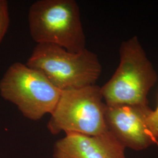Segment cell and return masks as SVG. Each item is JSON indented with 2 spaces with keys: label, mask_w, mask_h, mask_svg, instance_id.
I'll return each instance as SVG.
<instances>
[{
  "label": "cell",
  "mask_w": 158,
  "mask_h": 158,
  "mask_svg": "<svg viewBox=\"0 0 158 158\" xmlns=\"http://www.w3.org/2000/svg\"><path fill=\"white\" fill-rule=\"evenodd\" d=\"M158 74L139 40L134 36L119 48V63L115 72L101 87L107 106H148L147 96Z\"/></svg>",
  "instance_id": "obj_1"
},
{
  "label": "cell",
  "mask_w": 158,
  "mask_h": 158,
  "mask_svg": "<svg viewBox=\"0 0 158 158\" xmlns=\"http://www.w3.org/2000/svg\"><path fill=\"white\" fill-rule=\"evenodd\" d=\"M28 23L37 44H53L72 53L85 49L79 6L74 0L36 1L29 8Z\"/></svg>",
  "instance_id": "obj_2"
},
{
  "label": "cell",
  "mask_w": 158,
  "mask_h": 158,
  "mask_svg": "<svg viewBox=\"0 0 158 158\" xmlns=\"http://www.w3.org/2000/svg\"><path fill=\"white\" fill-rule=\"evenodd\" d=\"M26 64L40 70L61 91L94 85L102 72L97 55L86 48L72 53L49 44H37Z\"/></svg>",
  "instance_id": "obj_3"
},
{
  "label": "cell",
  "mask_w": 158,
  "mask_h": 158,
  "mask_svg": "<svg viewBox=\"0 0 158 158\" xmlns=\"http://www.w3.org/2000/svg\"><path fill=\"white\" fill-rule=\"evenodd\" d=\"M101 87L92 85L62 91L48 124V130L56 135L77 134L94 136L107 132Z\"/></svg>",
  "instance_id": "obj_4"
},
{
  "label": "cell",
  "mask_w": 158,
  "mask_h": 158,
  "mask_svg": "<svg viewBox=\"0 0 158 158\" xmlns=\"http://www.w3.org/2000/svg\"><path fill=\"white\" fill-rule=\"evenodd\" d=\"M61 93L40 70L22 63L12 64L0 80L1 97L33 121L51 114Z\"/></svg>",
  "instance_id": "obj_5"
},
{
  "label": "cell",
  "mask_w": 158,
  "mask_h": 158,
  "mask_svg": "<svg viewBox=\"0 0 158 158\" xmlns=\"http://www.w3.org/2000/svg\"><path fill=\"white\" fill-rule=\"evenodd\" d=\"M152 110L149 106H106L105 117L108 130L124 146L142 150L153 144L158 145L148 122Z\"/></svg>",
  "instance_id": "obj_6"
},
{
  "label": "cell",
  "mask_w": 158,
  "mask_h": 158,
  "mask_svg": "<svg viewBox=\"0 0 158 158\" xmlns=\"http://www.w3.org/2000/svg\"><path fill=\"white\" fill-rule=\"evenodd\" d=\"M124 146L113 134L98 135L68 134L53 148V158H126Z\"/></svg>",
  "instance_id": "obj_7"
},
{
  "label": "cell",
  "mask_w": 158,
  "mask_h": 158,
  "mask_svg": "<svg viewBox=\"0 0 158 158\" xmlns=\"http://www.w3.org/2000/svg\"><path fill=\"white\" fill-rule=\"evenodd\" d=\"M10 23L8 1L0 0V44L8 31Z\"/></svg>",
  "instance_id": "obj_8"
},
{
  "label": "cell",
  "mask_w": 158,
  "mask_h": 158,
  "mask_svg": "<svg viewBox=\"0 0 158 158\" xmlns=\"http://www.w3.org/2000/svg\"><path fill=\"white\" fill-rule=\"evenodd\" d=\"M148 122L154 135L158 138V104L155 110H151L148 116Z\"/></svg>",
  "instance_id": "obj_9"
}]
</instances>
